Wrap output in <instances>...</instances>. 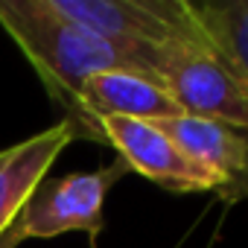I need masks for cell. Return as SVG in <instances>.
I'll return each mask as SVG.
<instances>
[{
    "instance_id": "cell-1",
    "label": "cell",
    "mask_w": 248,
    "mask_h": 248,
    "mask_svg": "<svg viewBox=\"0 0 248 248\" xmlns=\"http://www.w3.org/2000/svg\"><path fill=\"white\" fill-rule=\"evenodd\" d=\"M0 30L30 62L64 117L76 108L88 79L105 70L140 73L126 53L64 18L50 0H0Z\"/></svg>"
},
{
    "instance_id": "cell-2",
    "label": "cell",
    "mask_w": 248,
    "mask_h": 248,
    "mask_svg": "<svg viewBox=\"0 0 248 248\" xmlns=\"http://www.w3.org/2000/svg\"><path fill=\"white\" fill-rule=\"evenodd\" d=\"M50 3L73 24L126 53L149 79H155L152 59L167 44L207 41L190 9V0H50Z\"/></svg>"
},
{
    "instance_id": "cell-3",
    "label": "cell",
    "mask_w": 248,
    "mask_h": 248,
    "mask_svg": "<svg viewBox=\"0 0 248 248\" xmlns=\"http://www.w3.org/2000/svg\"><path fill=\"white\" fill-rule=\"evenodd\" d=\"M152 70L181 114L248 132V85L207 41L167 44L155 53Z\"/></svg>"
},
{
    "instance_id": "cell-4",
    "label": "cell",
    "mask_w": 248,
    "mask_h": 248,
    "mask_svg": "<svg viewBox=\"0 0 248 248\" xmlns=\"http://www.w3.org/2000/svg\"><path fill=\"white\" fill-rule=\"evenodd\" d=\"M126 175L129 167L120 158L88 172L47 175L27 199L6 239L18 248L27 239H56L62 233L82 231L96 242L105 228V199Z\"/></svg>"
},
{
    "instance_id": "cell-5",
    "label": "cell",
    "mask_w": 248,
    "mask_h": 248,
    "mask_svg": "<svg viewBox=\"0 0 248 248\" xmlns=\"http://www.w3.org/2000/svg\"><path fill=\"white\" fill-rule=\"evenodd\" d=\"M96 143H105L117 152V158L149 178L152 184L172 193H219L216 181L196 167L155 123L146 120H102L96 126Z\"/></svg>"
},
{
    "instance_id": "cell-6",
    "label": "cell",
    "mask_w": 248,
    "mask_h": 248,
    "mask_svg": "<svg viewBox=\"0 0 248 248\" xmlns=\"http://www.w3.org/2000/svg\"><path fill=\"white\" fill-rule=\"evenodd\" d=\"M181 108L175 99L149 76L135 70H105L85 82L76 108L64 117L76 129L79 140H96V126L102 120H170L178 117Z\"/></svg>"
},
{
    "instance_id": "cell-7",
    "label": "cell",
    "mask_w": 248,
    "mask_h": 248,
    "mask_svg": "<svg viewBox=\"0 0 248 248\" xmlns=\"http://www.w3.org/2000/svg\"><path fill=\"white\" fill-rule=\"evenodd\" d=\"M155 126L216 181L225 202L248 199V132L190 114L158 120Z\"/></svg>"
},
{
    "instance_id": "cell-8",
    "label": "cell",
    "mask_w": 248,
    "mask_h": 248,
    "mask_svg": "<svg viewBox=\"0 0 248 248\" xmlns=\"http://www.w3.org/2000/svg\"><path fill=\"white\" fill-rule=\"evenodd\" d=\"M73 140H79L76 129L67 120H59L56 126L0 149V239L9 233L27 199Z\"/></svg>"
},
{
    "instance_id": "cell-9",
    "label": "cell",
    "mask_w": 248,
    "mask_h": 248,
    "mask_svg": "<svg viewBox=\"0 0 248 248\" xmlns=\"http://www.w3.org/2000/svg\"><path fill=\"white\" fill-rule=\"evenodd\" d=\"M207 44L248 85V0L228 3H190Z\"/></svg>"
},
{
    "instance_id": "cell-10",
    "label": "cell",
    "mask_w": 248,
    "mask_h": 248,
    "mask_svg": "<svg viewBox=\"0 0 248 248\" xmlns=\"http://www.w3.org/2000/svg\"><path fill=\"white\" fill-rule=\"evenodd\" d=\"M0 248H15V245H12V242H9V239L3 236V239H0Z\"/></svg>"
}]
</instances>
